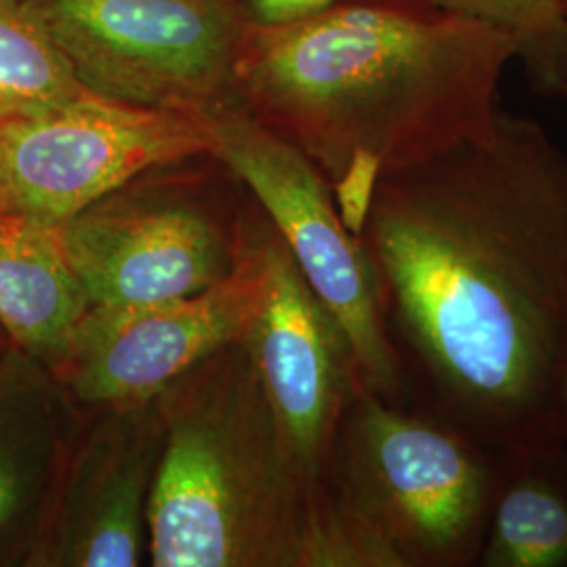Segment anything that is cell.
<instances>
[{"label":"cell","instance_id":"cell-10","mask_svg":"<svg viewBox=\"0 0 567 567\" xmlns=\"http://www.w3.org/2000/svg\"><path fill=\"white\" fill-rule=\"evenodd\" d=\"M131 185L58 227L89 307L198 295L236 269L240 257L198 206L173 192Z\"/></svg>","mask_w":567,"mask_h":567},{"label":"cell","instance_id":"cell-14","mask_svg":"<svg viewBox=\"0 0 567 567\" xmlns=\"http://www.w3.org/2000/svg\"><path fill=\"white\" fill-rule=\"evenodd\" d=\"M566 447L508 468L477 566H567Z\"/></svg>","mask_w":567,"mask_h":567},{"label":"cell","instance_id":"cell-4","mask_svg":"<svg viewBox=\"0 0 567 567\" xmlns=\"http://www.w3.org/2000/svg\"><path fill=\"white\" fill-rule=\"evenodd\" d=\"M511 465L465 431L360 389L339 442V480L402 567L477 566Z\"/></svg>","mask_w":567,"mask_h":567},{"label":"cell","instance_id":"cell-18","mask_svg":"<svg viewBox=\"0 0 567 567\" xmlns=\"http://www.w3.org/2000/svg\"><path fill=\"white\" fill-rule=\"evenodd\" d=\"M557 416H559V431H561V442L567 450V349L564 365H561V377H559V386H557Z\"/></svg>","mask_w":567,"mask_h":567},{"label":"cell","instance_id":"cell-9","mask_svg":"<svg viewBox=\"0 0 567 567\" xmlns=\"http://www.w3.org/2000/svg\"><path fill=\"white\" fill-rule=\"evenodd\" d=\"M264 290L244 337L284 452L309 486L334 492L347 412L362 389L343 328L280 238L261 244Z\"/></svg>","mask_w":567,"mask_h":567},{"label":"cell","instance_id":"cell-8","mask_svg":"<svg viewBox=\"0 0 567 567\" xmlns=\"http://www.w3.org/2000/svg\"><path fill=\"white\" fill-rule=\"evenodd\" d=\"M261 290L264 252L252 246L227 278L198 295L89 307L51 372L61 391L93 408L154 400L194 365L244 341Z\"/></svg>","mask_w":567,"mask_h":567},{"label":"cell","instance_id":"cell-11","mask_svg":"<svg viewBox=\"0 0 567 567\" xmlns=\"http://www.w3.org/2000/svg\"><path fill=\"white\" fill-rule=\"evenodd\" d=\"M163 450L158 398L102 405L60 473L34 538L42 566L137 567L150 561V496Z\"/></svg>","mask_w":567,"mask_h":567},{"label":"cell","instance_id":"cell-7","mask_svg":"<svg viewBox=\"0 0 567 567\" xmlns=\"http://www.w3.org/2000/svg\"><path fill=\"white\" fill-rule=\"evenodd\" d=\"M210 116L93 93L0 121V210L58 229L150 171L210 154Z\"/></svg>","mask_w":567,"mask_h":567},{"label":"cell","instance_id":"cell-16","mask_svg":"<svg viewBox=\"0 0 567 567\" xmlns=\"http://www.w3.org/2000/svg\"><path fill=\"white\" fill-rule=\"evenodd\" d=\"M465 20L505 32L532 91L567 97V13L564 0H426Z\"/></svg>","mask_w":567,"mask_h":567},{"label":"cell","instance_id":"cell-2","mask_svg":"<svg viewBox=\"0 0 567 567\" xmlns=\"http://www.w3.org/2000/svg\"><path fill=\"white\" fill-rule=\"evenodd\" d=\"M513 60L505 32L426 0H339L303 21L250 23L236 97L328 183L358 154L386 177L487 137Z\"/></svg>","mask_w":567,"mask_h":567},{"label":"cell","instance_id":"cell-5","mask_svg":"<svg viewBox=\"0 0 567 567\" xmlns=\"http://www.w3.org/2000/svg\"><path fill=\"white\" fill-rule=\"evenodd\" d=\"M82 89L213 116L236 97L250 20L236 0H23Z\"/></svg>","mask_w":567,"mask_h":567},{"label":"cell","instance_id":"cell-15","mask_svg":"<svg viewBox=\"0 0 567 567\" xmlns=\"http://www.w3.org/2000/svg\"><path fill=\"white\" fill-rule=\"evenodd\" d=\"M84 93L23 0H0V121L41 112Z\"/></svg>","mask_w":567,"mask_h":567},{"label":"cell","instance_id":"cell-3","mask_svg":"<svg viewBox=\"0 0 567 567\" xmlns=\"http://www.w3.org/2000/svg\"><path fill=\"white\" fill-rule=\"evenodd\" d=\"M158 404L152 566L402 567L343 486H309L290 465L244 341L187 370Z\"/></svg>","mask_w":567,"mask_h":567},{"label":"cell","instance_id":"cell-13","mask_svg":"<svg viewBox=\"0 0 567 567\" xmlns=\"http://www.w3.org/2000/svg\"><path fill=\"white\" fill-rule=\"evenodd\" d=\"M86 309L58 229L0 210V328L9 343L51 370Z\"/></svg>","mask_w":567,"mask_h":567},{"label":"cell","instance_id":"cell-12","mask_svg":"<svg viewBox=\"0 0 567 567\" xmlns=\"http://www.w3.org/2000/svg\"><path fill=\"white\" fill-rule=\"evenodd\" d=\"M63 431L58 379L11 344L0 355V548L39 532L65 454Z\"/></svg>","mask_w":567,"mask_h":567},{"label":"cell","instance_id":"cell-20","mask_svg":"<svg viewBox=\"0 0 567 567\" xmlns=\"http://www.w3.org/2000/svg\"><path fill=\"white\" fill-rule=\"evenodd\" d=\"M564 4H566V13H567V0H564Z\"/></svg>","mask_w":567,"mask_h":567},{"label":"cell","instance_id":"cell-6","mask_svg":"<svg viewBox=\"0 0 567 567\" xmlns=\"http://www.w3.org/2000/svg\"><path fill=\"white\" fill-rule=\"evenodd\" d=\"M210 154L264 204L305 282L343 328L360 381L395 402L404 374L386 328L374 265L337 210L330 183L295 143L250 112L225 105L210 116Z\"/></svg>","mask_w":567,"mask_h":567},{"label":"cell","instance_id":"cell-1","mask_svg":"<svg viewBox=\"0 0 567 567\" xmlns=\"http://www.w3.org/2000/svg\"><path fill=\"white\" fill-rule=\"evenodd\" d=\"M360 240L429 412L508 465L564 447L567 152L534 118L383 177Z\"/></svg>","mask_w":567,"mask_h":567},{"label":"cell","instance_id":"cell-19","mask_svg":"<svg viewBox=\"0 0 567 567\" xmlns=\"http://www.w3.org/2000/svg\"><path fill=\"white\" fill-rule=\"evenodd\" d=\"M11 347V343H9V339H7V334L2 332V328H0V355L7 351Z\"/></svg>","mask_w":567,"mask_h":567},{"label":"cell","instance_id":"cell-17","mask_svg":"<svg viewBox=\"0 0 567 567\" xmlns=\"http://www.w3.org/2000/svg\"><path fill=\"white\" fill-rule=\"evenodd\" d=\"M339 0H248L246 13L255 25L274 28L313 18Z\"/></svg>","mask_w":567,"mask_h":567}]
</instances>
